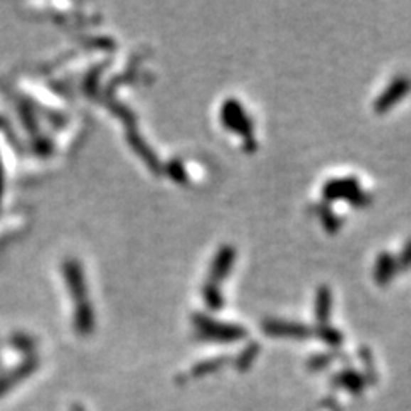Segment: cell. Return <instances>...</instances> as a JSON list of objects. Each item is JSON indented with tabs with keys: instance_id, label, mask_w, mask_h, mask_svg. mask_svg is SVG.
<instances>
[{
	"instance_id": "6da1fadb",
	"label": "cell",
	"mask_w": 411,
	"mask_h": 411,
	"mask_svg": "<svg viewBox=\"0 0 411 411\" xmlns=\"http://www.w3.org/2000/svg\"><path fill=\"white\" fill-rule=\"evenodd\" d=\"M324 197L327 201L346 199L348 203L362 208L368 203V197L360 191L358 180L355 178H338L331 180L324 186Z\"/></svg>"
},
{
	"instance_id": "7a4b0ae2",
	"label": "cell",
	"mask_w": 411,
	"mask_h": 411,
	"mask_svg": "<svg viewBox=\"0 0 411 411\" xmlns=\"http://www.w3.org/2000/svg\"><path fill=\"white\" fill-rule=\"evenodd\" d=\"M223 122L230 129L242 134L243 139H247L249 142L252 141V125H250L249 117L245 115V112H243V108L238 102L230 100V102L225 103Z\"/></svg>"
},
{
	"instance_id": "3957f363",
	"label": "cell",
	"mask_w": 411,
	"mask_h": 411,
	"mask_svg": "<svg viewBox=\"0 0 411 411\" xmlns=\"http://www.w3.org/2000/svg\"><path fill=\"white\" fill-rule=\"evenodd\" d=\"M411 90V81L408 78H396L391 85L388 86V90L380 95V98L375 102V112L384 113L389 108L394 107L397 102H401L402 96H405Z\"/></svg>"
},
{
	"instance_id": "277c9868",
	"label": "cell",
	"mask_w": 411,
	"mask_h": 411,
	"mask_svg": "<svg viewBox=\"0 0 411 411\" xmlns=\"http://www.w3.org/2000/svg\"><path fill=\"white\" fill-rule=\"evenodd\" d=\"M396 267L397 262L394 261V257H391L389 254L380 255L375 266V279L379 281V283H388L394 276V272H396Z\"/></svg>"
},
{
	"instance_id": "5b68a950",
	"label": "cell",
	"mask_w": 411,
	"mask_h": 411,
	"mask_svg": "<svg viewBox=\"0 0 411 411\" xmlns=\"http://www.w3.org/2000/svg\"><path fill=\"white\" fill-rule=\"evenodd\" d=\"M235 257V250L230 249V247H225L220 254H218L215 264H213V278L221 279L225 278L226 272H228L230 267H232Z\"/></svg>"
},
{
	"instance_id": "8992f818",
	"label": "cell",
	"mask_w": 411,
	"mask_h": 411,
	"mask_svg": "<svg viewBox=\"0 0 411 411\" xmlns=\"http://www.w3.org/2000/svg\"><path fill=\"white\" fill-rule=\"evenodd\" d=\"M266 331L269 334H297V336H304L307 334L305 327L297 324H288V322L281 321H267Z\"/></svg>"
},
{
	"instance_id": "52a82bcc",
	"label": "cell",
	"mask_w": 411,
	"mask_h": 411,
	"mask_svg": "<svg viewBox=\"0 0 411 411\" xmlns=\"http://www.w3.org/2000/svg\"><path fill=\"white\" fill-rule=\"evenodd\" d=\"M331 310V292L327 290L326 287H322L317 293V305H316V312L321 321H326L327 316H329Z\"/></svg>"
},
{
	"instance_id": "ba28073f",
	"label": "cell",
	"mask_w": 411,
	"mask_h": 411,
	"mask_svg": "<svg viewBox=\"0 0 411 411\" xmlns=\"http://www.w3.org/2000/svg\"><path fill=\"white\" fill-rule=\"evenodd\" d=\"M401 264H402V266H408V264H411V242L408 243V247H406V249L402 250Z\"/></svg>"
}]
</instances>
